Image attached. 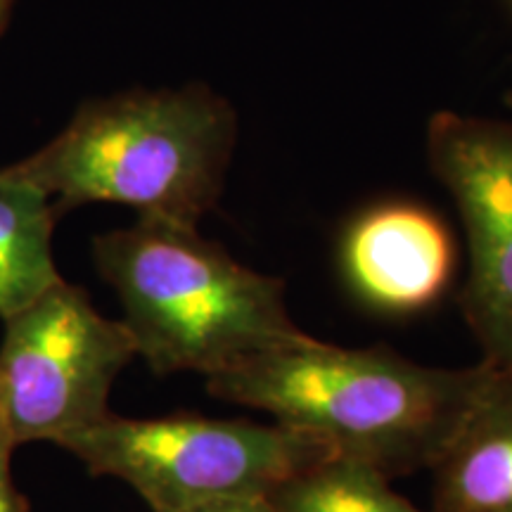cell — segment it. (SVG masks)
<instances>
[{
    "mask_svg": "<svg viewBox=\"0 0 512 512\" xmlns=\"http://www.w3.org/2000/svg\"><path fill=\"white\" fill-rule=\"evenodd\" d=\"M273 512H422L373 467L328 458L268 496Z\"/></svg>",
    "mask_w": 512,
    "mask_h": 512,
    "instance_id": "obj_10",
    "label": "cell"
},
{
    "mask_svg": "<svg viewBox=\"0 0 512 512\" xmlns=\"http://www.w3.org/2000/svg\"><path fill=\"white\" fill-rule=\"evenodd\" d=\"M93 259L157 375L209 377L306 335L287 311L283 280L242 266L197 226L138 216L98 235Z\"/></svg>",
    "mask_w": 512,
    "mask_h": 512,
    "instance_id": "obj_3",
    "label": "cell"
},
{
    "mask_svg": "<svg viewBox=\"0 0 512 512\" xmlns=\"http://www.w3.org/2000/svg\"><path fill=\"white\" fill-rule=\"evenodd\" d=\"M427 157L465 230L470 271L460 309L482 361L512 368V121L434 114Z\"/></svg>",
    "mask_w": 512,
    "mask_h": 512,
    "instance_id": "obj_6",
    "label": "cell"
},
{
    "mask_svg": "<svg viewBox=\"0 0 512 512\" xmlns=\"http://www.w3.org/2000/svg\"><path fill=\"white\" fill-rule=\"evenodd\" d=\"M12 10H15V0H0V36L5 34V29H8Z\"/></svg>",
    "mask_w": 512,
    "mask_h": 512,
    "instance_id": "obj_13",
    "label": "cell"
},
{
    "mask_svg": "<svg viewBox=\"0 0 512 512\" xmlns=\"http://www.w3.org/2000/svg\"><path fill=\"white\" fill-rule=\"evenodd\" d=\"M0 427L15 446L53 441L110 415V392L136 344L79 285L57 280L3 318Z\"/></svg>",
    "mask_w": 512,
    "mask_h": 512,
    "instance_id": "obj_5",
    "label": "cell"
},
{
    "mask_svg": "<svg viewBox=\"0 0 512 512\" xmlns=\"http://www.w3.org/2000/svg\"><path fill=\"white\" fill-rule=\"evenodd\" d=\"M238 119L202 83L83 102L57 136L0 174L43 192L57 216L91 202L197 226L219 204Z\"/></svg>",
    "mask_w": 512,
    "mask_h": 512,
    "instance_id": "obj_2",
    "label": "cell"
},
{
    "mask_svg": "<svg viewBox=\"0 0 512 512\" xmlns=\"http://www.w3.org/2000/svg\"><path fill=\"white\" fill-rule=\"evenodd\" d=\"M93 477L131 486L152 512H181L233 498H268L335 453L290 427L171 413L121 418L110 413L57 444Z\"/></svg>",
    "mask_w": 512,
    "mask_h": 512,
    "instance_id": "obj_4",
    "label": "cell"
},
{
    "mask_svg": "<svg viewBox=\"0 0 512 512\" xmlns=\"http://www.w3.org/2000/svg\"><path fill=\"white\" fill-rule=\"evenodd\" d=\"M505 102H508V105L512 107V93H508V98H505Z\"/></svg>",
    "mask_w": 512,
    "mask_h": 512,
    "instance_id": "obj_14",
    "label": "cell"
},
{
    "mask_svg": "<svg viewBox=\"0 0 512 512\" xmlns=\"http://www.w3.org/2000/svg\"><path fill=\"white\" fill-rule=\"evenodd\" d=\"M344 278L377 311L415 313L439 302L456 271L446 223L411 202H384L358 214L339 247Z\"/></svg>",
    "mask_w": 512,
    "mask_h": 512,
    "instance_id": "obj_7",
    "label": "cell"
},
{
    "mask_svg": "<svg viewBox=\"0 0 512 512\" xmlns=\"http://www.w3.org/2000/svg\"><path fill=\"white\" fill-rule=\"evenodd\" d=\"M181 512H273V508L268 498H233V501L207 503Z\"/></svg>",
    "mask_w": 512,
    "mask_h": 512,
    "instance_id": "obj_12",
    "label": "cell"
},
{
    "mask_svg": "<svg viewBox=\"0 0 512 512\" xmlns=\"http://www.w3.org/2000/svg\"><path fill=\"white\" fill-rule=\"evenodd\" d=\"M57 219L43 192L0 174V320L62 280L53 256Z\"/></svg>",
    "mask_w": 512,
    "mask_h": 512,
    "instance_id": "obj_9",
    "label": "cell"
},
{
    "mask_svg": "<svg viewBox=\"0 0 512 512\" xmlns=\"http://www.w3.org/2000/svg\"><path fill=\"white\" fill-rule=\"evenodd\" d=\"M434 472V512H512V368L489 363Z\"/></svg>",
    "mask_w": 512,
    "mask_h": 512,
    "instance_id": "obj_8",
    "label": "cell"
},
{
    "mask_svg": "<svg viewBox=\"0 0 512 512\" xmlns=\"http://www.w3.org/2000/svg\"><path fill=\"white\" fill-rule=\"evenodd\" d=\"M486 373V361L434 368L387 347L344 349L304 335L209 375L207 392L392 479L437 463Z\"/></svg>",
    "mask_w": 512,
    "mask_h": 512,
    "instance_id": "obj_1",
    "label": "cell"
},
{
    "mask_svg": "<svg viewBox=\"0 0 512 512\" xmlns=\"http://www.w3.org/2000/svg\"><path fill=\"white\" fill-rule=\"evenodd\" d=\"M8 432L0 427V512H29V501L17 489L12 477V453H15Z\"/></svg>",
    "mask_w": 512,
    "mask_h": 512,
    "instance_id": "obj_11",
    "label": "cell"
}]
</instances>
